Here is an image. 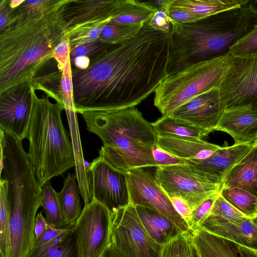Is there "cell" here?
Segmentation results:
<instances>
[{"instance_id": "obj_27", "label": "cell", "mask_w": 257, "mask_h": 257, "mask_svg": "<svg viewBox=\"0 0 257 257\" xmlns=\"http://www.w3.org/2000/svg\"><path fill=\"white\" fill-rule=\"evenodd\" d=\"M157 136L179 139L201 140L210 133L185 120L164 115L151 123Z\"/></svg>"}, {"instance_id": "obj_1", "label": "cell", "mask_w": 257, "mask_h": 257, "mask_svg": "<svg viewBox=\"0 0 257 257\" xmlns=\"http://www.w3.org/2000/svg\"><path fill=\"white\" fill-rule=\"evenodd\" d=\"M171 32L148 23L130 41L111 45L90 59L85 69L72 67L75 109L134 107L168 76Z\"/></svg>"}, {"instance_id": "obj_43", "label": "cell", "mask_w": 257, "mask_h": 257, "mask_svg": "<svg viewBox=\"0 0 257 257\" xmlns=\"http://www.w3.org/2000/svg\"><path fill=\"white\" fill-rule=\"evenodd\" d=\"M70 47L68 36L66 34L55 47L52 57L57 63L58 68L63 72L70 58Z\"/></svg>"}, {"instance_id": "obj_32", "label": "cell", "mask_w": 257, "mask_h": 257, "mask_svg": "<svg viewBox=\"0 0 257 257\" xmlns=\"http://www.w3.org/2000/svg\"><path fill=\"white\" fill-rule=\"evenodd\" d=\"M222 197L245 217L252 219L257 216V197L237 188L222 187Z\"/></svg>"}, {"instance_id": "obj_48", "label": "cell", "mask_w": 257, "mask_h": 257, "mask_svg": "<svg viewBox=\"0 0 257 257\" xmlns=\"http://www.w3.org/2000/svg\"><path fill=\"white\" fill-rule=\"evenodd\" d=\"M64 228V226L61 229H58L54 225L48 223L45 232L36 241V244L41 245L48 242L60 234Z\"/></svg>"}, {"instance_id": "obj_22", "label": "cell", "mask_w": 257, "mask_h": 257, "mask_svg": "<svg viewBox=\"0 0 257 257\" xmlns=\"http://www.w3.org/2000/svg\"><path fill=\"white\" fill-rule=\"evenodd\" d=\"M145 229L158 244L163 246L183 233L169 218L156 210L142 206H135Z\"/></svg>"}, {"instance_id": "obj_25", "label": "cell", "mask_w": 257, "mask_h": 257, "mask_svg": "<svg viewBox=\"0 0 257 257\" xmlns=\"http://www.w3.org/2000/svg\"><path fill=\"white\" fill-rule=\"evenodd\" d=\"M98 154L114 168L124 173L136 168L157 167L153 151H121L103 146Z\"/></svg>"}, {"instance_id": "obj_29", "label": "cell", "mask_w": 257, "mask_h": 257, "mask_svg": "<svg viewBox=\"0 0 257 257\" xmlns=\"http://www.w3.org/2000/svg\"><path fill=\"white\" fill-rule=\"evenodd\" d=\"M156 10L146 2L122 0L116 15L109 22L119 24L144 25L150 20Z\"/></svg>"}, {"instance_id": "obj_6", "label": "cell", "mask_w": 257, "mask_h": 257, "mask_svg": "<svg viewBox=\"0 0 257 257\" xmlns=\"http://www.w3.org/2000/svg\"><path fill=\"white\" fill-rule=\"evenodd\" d=\"M11 209L9 257H26L36 245L34 227L36 213L41 206L42 188L32 169L16 167L6 171Z\"/></svg>"}, {"instance_id": "obj_30", "label": "cell", "mask_w": 257, "mask_h": 257, "mask_svg": "<svg viewBox=\"0 0 257 257\" xmlns=\"http://www.w3.org/2000/svg\"><path fill=\"white\" fill-rule=\"evenodd\" d=\"M65 1L24 0L18 7L10 9L8 23L36 18L55 10L63 4Z\"/></svg>"}, {"instance_id": "obj_31", "label": "cell", "mask_w": 257, "mask_h": 257, "mask_svg": "<svg viewBox=\"0 0 257 257\" xmlns=\"http://www.w3.org/2000/svg\"><path fill=\"white\" fill-rule=\"evenodd\" d=\"M51 62L33 79V86L36 90L42 91L56 102L63 104L60 95L62 72L58 67L51 68Z\"/></svg>"}, {"instance_id": "obj_35", "label": "cell", "mask_w": 257, "mask_h": 257, "mask_svg": "<svg viewBox=\"0 0 257 257\" xmlns=\"http://www.w3.org/2000/svg\"><path fill=\"white\" fill-rule=\"evenodd\" d=\"M42 201L41 206L49 224L58 229L64 226L65 222L58 198V192L53 188L50 181L42 188Z\"/></svg>"}, {"instance_id": "obj_40", "label": "cell", "mask_w": 257, "mask_h": 257, "mask_svg": "<svg viewBox=\"0 0 257 257\" xmlns=\"http://www.w3.org/2000/svg\"><path fill=\"white\" fill-rule=\"evenodd\" d=\"M219 193L209 197L192 210L189 224V227L192 230L195 227L199 226L209 215Z\"/></svg>"}, {"instance_id": "obj_15", "label": "cell", "mask_w": 257, "mask_h": 257, "mask_svg": "<svg viewBox=\"0 0 257 257\" xmlns=\"http://www.w3.org/2000/svg\"><path fill=\"white\" fill-rule=\"evenodd\" d=\"M224 110L218 88L200 94L168 115L211 132Z\"/></svg>"}, {"instance_id": "obj_4", "label": "cell", "mask_w": 257, "mask_h": 257, "mask_svg": "<svg viewBox=\"0 0 257 257\" xmlns=\"http://www.w3.org/2000/svg\"><path fill=\"white\" fill-rule=\"evenodd\" d=\"M32 108L27 139L37 182L42 188L53 177L76 166L75 150L63 124L64 105L39 97L32 87Z\"/></svg>"}, {"instance_id": "obj_57", "label": "cell", "mask_w": 257, "mask_h": 257, "mask_svg": "<svg viewBox=\"0 0 257 257\" xmlns=\"http://www.w3.org/2000/svg\"><path fill=\"white\" fill-rule=\"evenodd\" d=\"M251 219L252 222L257 226V216Z\"/></svg>"}, {"instance_id": "obj_47", "label": "cell", "mask_w": 257, "mask_h": 257, "mask_svg": "<svg viewBox=\"0 0 257 257\" xmlns=\"http://www.w3.org/2000/svg\"><path fill=\"white\" fill-rule=\"evenodd\" d=\"M48 225L47 219L43 216L42 211L39 212L36 215L34 223V231L36 241L45 232Z\"/></svg>"}, {"instance_id": "obj_41", "label": "cell", "mask_w": 257, "mask_h": 257, "mask_svg": "<svg viewBox=\"0 0 257 257\" xmlns=\"http://www.w3.org/2000/svg\"><path fill=\"white\" fill-rule=\"evenodd\" d=\"M153 155L157 167L188 164L189 162L188 160L175 156L157 144L153 148Z\"/></svg>"}, {"instance_id": "obj_19", "label": "cell", "mask_w": 257, "mask_h": 257, "mask_svg": "<svg viewBox=\"0 0 257 257\" xmlns=\"http://www.w3.org/2000/svg\"><path fill=\"white\" fill-rule=\"evenodd\" d=\"M199 227L206 231L257 251V226L251 219L244 217L235 222H203Z\"/></svg>"}, {"instance_id": "obj_14", "label": "cell", "mask_w": 257, "mask_h": 257, "mask_svg": "<svg viewBox=\"0 0 257 257\" xmlns=\"http://www.w3.org/2000/svg\"><path fill=\"white\" fill-rule=\"evenodd\" d=\"M32 86V80H28L0 93V129L22 141L27 136Z\"/></svg>"}, {"instance_id": "obj_37", "label": "cell", "mask_w": 257, "mask_h": 257, "mask_svg": "<svg viewBox=\"0 0 257 257\" xmlns=\"http://www.w3.org/2000/svg\"><path fill=\"white\" fill-rule=\"evenodd\" d=\"M244 217H246L227 202L222 197L220 192L209 215L203 222L216 223L235 222Z\"/></svg>"}, {"instance_id": "obj_7", "label": "cell", "mask_w": 257, "mask_h": 257, "mask_svg": "<svg viewBox=\"0 0 257 257\" xmlns=\"http://www.w3.org/2000/svg\"><path fill=\"white\" fill-rule=\"evenodd\" d=\"M228 56L227 52L168 76L155 91L154 105L163 115L168 114L195 97L218 88Z\"/></svg>"}, {"instance_id": "obj_28", "label": "cell", "mask_w": 257, "mask_h": 257, "mask_svg": "<svg viewBox=\"0 0 257 257\" xmlns=\"http://www.w3.org/2000/svg\"><path fill=\"white\" fill-rule=\"evenodd\" d=\"M58 198L65 224L76 222L82 212L76 176L68 173Z\"/></svg>"}, {"instance_id": "obj_9", "label": "cell", "mask_w": 257, "mask_h": 257, "mask_svg": "<svg viewBox=\"0 0 257 257\" xmlns=\"http://www.w3.org/2000/svg\"><path fill=\"white\" fill-rule=\"evenodd\" d=\"M228 52L226 68L218 87L224 109L238 106L257 109V55Z\"/></svg>"}, {"instance_id": "obj_20", "label": "cell", "mask_w": 257, "mask_h": 257, "mask_svg": "<svg viewBox=\"0 0 257 257\" xmlns=\"http://www.w3.org/2000/svg\"><path fill=\"white\" fill-rule=\"evenodd\" d=\"M222 187L239 188L257 197V142L231 169Z\"/></svg>"}, {"instance_id": "obj_44", "label": "cell", "mask_w": 257, "mask_h": 257, "mask_svg": "<svg viewBox=\"0 0 257 257\" xmlns=\"http://www.w3.org/2000/svg\"><path fill=\"white\" fill-rule=\"evenodd\" d=\"M168 7L155 11L153 17L147 23L149 26L157 31L166 33L171 32V24L168 16Z\"/></svg>"}, {"instance_id": "obj_34", "label": "cell", "mask_w": 257, "mask_h": 257, "mask_svg": "<svg viewBox=\"0 0 257 257\" xmlns=\"http://www.w3.org/2000/svg\"><path fill=\"white\" fill-rule=\"evenodd\" d=\"M0 179V253L3 257H9L11 209L8 198L7 182Z\"/></svg>"}, {"instance_id": "obj_5", "label": "cell", "mask_w": 257, "mask_h": 257, "mask_svg": "<svg viewBox=\"0 0 257 257\" xmlns=\"http://www.w3.org/2000/svg\"><path fill=\"white\" fill-rule=\"evenodd\" d=\"M87 130L96 135L103 146L121 151H152L157 135L151 123L136 107L90 108L78 112Z\"/></svg>"}, {"instance_id": "obj_2", "label": "cell", "mask_w": 257, "mask_h": 257, "mask_svg": "<svg viewBox=\"0 0 257 257\" xmlns=\"http://www.w3.org/2000/svg\"><path fill=\"white\" fill-rule=\"evenodd\" d=\"M67 1L46 14L0 31V93L32 80L54 59L55 47L69 31L63 16Z\"/></svg>"}, {"instance_id": "obj_38", "label": "cell", "mask_w": 257, "mask_h": 257, "mask_svg": "<svg viewBox=\"0 0 257 257\" xmlns=\"http://www.w3.org/2000/svg\"><path fill=\"white\" fill-rule=\"evenodd\" d=\"M192 232H183L163 245L161 257H192Z\"/></svg>"}, {"instance_id": "obj_13", "label": "cell", "mask_w": 257, "mask_h": 257, "mask_svg": "<svg viewBox=\"0 0 257 257\" xmlns=\"http://www.w3.org/2000/svg\"><path fill=\"white\" fill-rule=\"evenodd\" d=\"M88 170L92 200L102 204L111 214L131 203L126 173L115 169L99 156L90 164Z\"/></svg>"}, {"instance_id": "obj_23", "label": "cell", "mask_w": 257, "mask_h": 257, "mask_svg": "<svg viewBox=\"0 0 257 257\" xmlns=\"http://www.w3.org/2000/svg\"><path fill=\"white\" fill-rule=\"evenodd\" d=\"M75 223L65 224L63 230L48 242L36 244L26 257H80Z\"/></svg>"}, {"instance_id": "obj_45", "label": "cell", "mask_w": 257, "mask_h": 257, "mask_svg": "<svg viewBox=\"0 0 257 257\" xmlns=\"http://www.w3.org/2000/svg\"><path fill=\"white\" fill-rule=\"evenodd\" d=\"M168 16L171 24H186L203 20L192 13L171 7L169 5L168 7Z\"/></svg>"}, {"instance_id": "obj_56", "label": "cell", "mask_w": 257, "mask_h": 257, "mask_svg": "<svg viewBox=\"0 0 257 257\" xmlns=\"http://www.w3.org/2000/svg\"><path fill=\"white\" fill-rule=\"evenodd\" d=\"M192 257H201L193 242L192 245Z\"/></svg>"}, {"instance_id": "obj_24", "label": "cell", "mask_w": 257, "mask_h": 257, "mask_svg": "<svg viewBox=\"0 0 257 257\" xmlns=\"http://www.w3.org/2000/svg\"><path fill=\"white\" fill-rule=\"evenodd\" d=\"M193 242L201 257H241L238 244L199 226L192 229Z\"/></svg>"}, {"instance_id": "obj_33", "label": "cell", "mask_w": 257, "mask_h": 257, "mask_svg": "<svg viewBox=\"0 0 257 257\" xmlns=\"http://www.w3.org/2000/svg\"><path fill=\"white\" fill-rule=\"evenodd\" d=\"M143 26L119 24L109 22L102 29L98 40L106 45H120L135 37Z\"/></svg>"}, {"instance_id": "obj_10", "label": "cell", "mask_w": 257, "mask_h": 257, "mask_svg": "<svg viewBox=\"0 0 257 257\" xmlns=\"http://www.w3.org/2000/svg\"><path fill=\"white\" fill-rule=\"evenodd\" d=\"M156 177L169 198L181 197L188 203L192 211L222 188L221 185L211 182L203 173L188 164L158 166Z\"/></svg>"}, {"instance_id": "obj_21", "label": "cell", "mask_w": 257, "mask_h": 257, "mask_svg": "<svg viewBox=\"0 0 257 257\" xmlns=\"http://www.w3.org/2000/svg\"><path fill=\"white\" fill-rule=\"evenodd\" d=\"M156 144L175 156L190 161L204 160L221 147L202 140L179 139L159 136Z\"/></svg>"}, {"instance_id": "obj_16", "label": "cell", "mask_w": 257, "mask_h": 257, "mask_svg": "<svg viewBox=\"0 0 257 257\" xmlns=\"http://www.w3.org/2000/svg\"><path fill=\"white\" fill-rule=\"evenodd\" d=\"M122 0H67L63 16L69 31L81 26L112 19Z\"/></svg>"}, {"instance_id": "obj_12", "label": "cell", "mask_w": 257, "mask_h": 257, "mask_svg": "<svg viewBox=\"0 0 257 257\" xmlns=\"http://www.w3.org/2000/svg\"><path fill=\"white\" fill-rule=\"evenodd\" d=\"M111 215L95 199L85 204L74 226L80 257H99L110 244Z\"/></svg>"}, {"instance_id": "obj_50", "label": "cell", "mask_w": 257, "mask_h": 257, "mask_svg": "<svg viewBox=\"0 0 257 257\" xmlns=\"http://www.w3.org/2000/svg\"><path fill=\"white\" fill-rule=\"evenodd\" d=\"M71 61L72 62L71 65H73V67L79 69H85L89 65L90 62V58L86 56H80L75 58Z\"/></svg>"}, {"instance_id": "obj_53", "label": "cell", "mask_w": 257, "mask_h": 257, "mask_svg": "<svg viewBox=\"0 0 257 257\" xmlns=\"http://www.w3.org/2000/svg\"><path fill=\"white\" fill-rule=\"evenodd\" d=\"M171 0H162V1H149L146 3L148 5L153 7L157 10L163 8L168 7Z\"/></svg>"}, {"instance_id": "obj_49", "label": "cell", "mask_w": 257, "mask_h": 257, "mask_svg": "<svg viewBox=\"0 0 257 257\" xmlns=\"http://www.w3.org/2000/svg\"><path fill=\"white\" fill-rule=\"evenodd\" d=\"M9 1H0V31L5 29L8 23L10 10Z\"/></svg>"}, {"instance_id": "obj_26", "label": "cell", "mask_w": 257, "mask_h": 257, "mask_svg": "<svg viewBox=\"0 0 257 257\" xmlns=\"http://www.w3.org/2000/svg\"><path fill=\"white\" fill-rule=\"evenodd\" d=\"M248 3L246 0H171L169 6L187 11L204 19L239 9Z\"/></svg>"}, {"instance_id": "obj_58", "label": "cell", "mask_w": 257, "mask_h": 257, "mask_svg": "<svg viewBox=\"0 0 257 257\" xmlns=\"http://www.w3.org/2000/svg\"><path fill=\"white\" fill-rule=\"evenodd\" d=\"M0 257H3L2 254H1V253H0Z\"/></svg>"}, {"instance_id": "obj_59", "label": "cell", "mask_w": 257, "mask_h": 257, "mask_svg": "<svg viewBox=\"0 0 257 257\" xmlns=\"http://www.w3.org/2000/svg\"><path fill=\"white\" fill-rule=\"evenodd\" d=\"M256 253H257V251H256Z\"/></svg>"}, {"instance_id": "obj_39", "label": "cell", "mask_w": 257, "mask_h": 257, "mask_svg": "<svg viewBox=\"0 0 257 257\" xmlns=\"http://www.w3.org/2000/svg\"><path fill=\"white\" fill-rule=\"evenodd\" d=\"M228 51L233 55H257V23L243 37L236 41Z\"/></svg>"}, {"instance_id": "obj_3", "label": "cell", "mask_w": 257, "mask_h": 257, "mask_svg": "<svg viewBox=\"0 0 257 257\" xmlns=\"http://www.w3.org/2000/svg\"><path fill=\"white\" fill-rule=\"evenodd\" d=\"M246 6L186 24H171L169 75L229 48L251 29Z\"/></svg>"}, {"instance_id": "obj_11", "label": "cell", "mask_w": 257, "mask_h": 257, "mask_svg": "<svg viewBox=\"0 0 257 257\" xmlns=\"http://www.w3.org/2000/svg\"><path fill=\"white\" fill-rule=\"evenodd\" d=\"M157 167H144L126 172L130 201L157 210L174 222L183 232L192 230L174 209L170 198L156 177Z\"/></svg>"}, {"instance_id": "obj_8", "label": "cell", "mask_w": 257, "mask_h": 257, "mask_svg": "<svg viewBox=\"0 0 257 257\" xmlns=\"http://www.w3.org/2000/svg\"><path fill=\"white\" fill-rule=\"evenodd\" d=\"M110 244L123 257H161L163 246L149 235L132 203L111 215Z\"/></svg>"}, {"instance_id": "obj_51", "label": "cell", "mask_w": 257, "mask_h": 257, "mask_svg": "<svg viewBox=\"0 0 257 257\" xmlns=\"http://www.w3.org/2000/svg\"><path fill=\"white\" fill-rule=\"evenodd\" d=\"M99 257H123L111 244H109Z\"/></svg>"}, {"instance_id": "obj_55", "label": "cell", "mask_w": 257, "mask_h": 257, "mask_svg": "<svg viewBox=\"0 0 257 257\" xmlns=\"http://www.w3.org/2000/svg\"><path fill=\"white\" fill-rule=\"evenodd\" d=\"M24 0H10L9 6L10 9H13L19 6Z\"/></svg>"}, {"instance_id": "obj_42", "label": "cell", "mask_w": 257, "mask_h": 257, "mask_svg": "<svg viewBox=\"0 0 257 257\" xmlns=\"http://www.w3.org/2000/svg\"><path fill=\"white\" fill-rule=\"evenodd\" d=\"M110 46L99 41L80 45L70 51V60L80 56H86L91 59Z\"/></svg>"}, {"instance_id": "obj_17", "label": "cell", "mask_w": 257, "mask_h": 257, "mask_svg": "<svg viewBox=\"0 0 257 257\" xmlns=\"http://www.w3.org/2000/svg\"><path fill=\"white\" fill-rule=\"evenodd\" d=\"M215 130L225 132L235 144L257 142V109L238 106L225 109Z\"/></svg>"}, {"instance_id": "obj_52", "label": "cell", "mask_w": 257, "mask_h": 257, "mask_svg": "<svg viewBox=\"0 0 257 257\" xmlns=\"http://www.w3.org/2000/svg\"><path fill=\"white\" fill-rule=\"evenodd\" d=\"M238 247L241 257H257L255 250L239 245Z\"/></svg>"}, {"instance_id": "obj_18", "label": "cell", "mask_w": 257, "mask_h": 257, "mask_svg": "<svg viewBox=\"0 0 257 257\" xmlns=\"http://www.w3.org/2000/svg\"><path fill=\"white\" fill-rule=\"evenodd\" d=\"M252 145L234 144L221 147L207 159L202 161L189 160L188 164L203 173L211 182L222 186L228 173L249 151Z\"/></svg>"}, {"instance_id": "obj_54", "label": "cell", "mask_w": 257, "mask_h": 257, "mask_svg": "<svg viewBox=\"0 0 257 257\" xmlns=\"http://www.w3.org/2000/svg\"><path fill=\"white\" fill-rule=\"evenodd\" d=\"M246 7L253 18L257 20V1L253 2L251 4L248 3Z\"/></svg>"}, {"instance_id": "obj_36", "label": "cell", "mask_w": 257, "mask_h": 257, "mask_svg": "<svg viewBox=\"0 0 257 257\" xmlns=\"http://www.w3.org/2000/svg\"><path fill=\"white\" fill-rule=\"evenodd\" d=\"M110 20L85 24L68 31L70 51L80 45L99 41L102 29Z\"/></svg>"}, {"instance_id": "obj_46", "label": "cell", "mask_w": 257, "mask_h": 257, "mask_svg": "<svg viewBox=\"0 0 257 257\" xmlns=\"http://www.w3.org/2000/svg\"><path fill=\"white\" fill-rule=\"evenodd\" d=\"M170 199L175 210L186 221L189 227L192 209L188 203L183 198L178 196H172L170 197Z\"/></svg>"}]
</instances>
